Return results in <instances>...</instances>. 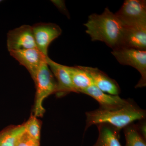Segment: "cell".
Listing matches in <instances>:
<instances>
[{
    "mask_svg": "<svg viewBox=\"0 0 146 146\" xmlns=\"http://www.w3.org/2000/svg\"><path fill=\"white\" fill-rule=\"evenodd\" d=\"M91 78L93 84L101 91L113 95H119L121 89L116 80L96 68L80 66Z\"/></svg>",
    "mask_w": 146,
    "mask_h": 146,
    "instance_id": "12",
    "label": "cell"
},
{
    "mask_svg": "<svg viewBox=\"0 0 146 146\" xmlns=\"http://www.w3.org/2000/svg\"><path fill=\"white\" fill-rule=\"evenodd\" d=\"M25 131L33 138L40 141L42 122L34 115H31L27 121L24 123Z\"/></svg>",
    "mask_w": 146,
    "mask_h": 146,
    "instance_id": "17",
    "label": "cell"
},
{
    "mask_svg": "<svg viewBox=\"0 0 146 146\" xmlns=\"http://www.w3.org/2000/svg\"><path fill=\"white\" fill-rule=\"evenodd\" d=\"M82 94L92 97L99 104L100 108L111 110L117 109L130 104L131 100L121 98L119 95H113L103 92L94 85L84 90Z\"/></svg>",
    "mask_w": 146,
    "mask_h": 146,
    "instance_id": "10",
    "label": "cell"
},
{
    "mask_svg": "<svg viewBox=\"0 0 146 146\" xmlns=\"http://www.w3.org/2000/svg\"><path fill=\"white\" fill-rule=\"evenodd\" d=\"M25 132L24 123L7 127L0 131V146H17L19 139Z\"/></svg>",
    "mask_w": 146,
    "mask_h": 146,
    "instance_id": "15",
    "label": "cell"
},
{
    "mask_svg": "<svg viewBox=\"0 0 146 146\" xmlns=\"http://www.w3.org/2000/svg\"><path fill=\"white\" fill-rule=\"evenodd\" d=\"M33 80L36 88L33 115L36 117H42L45 112L43 102L50 95L56 94L57 83L47 62L41 65Z\"/></svg>",
    "mask_w": 146,
    "mask_h": 146,
    "instance_id": "3",
    "label": "cell"
},
{
    "mask_svg": "<svg viewBox=\"0 0 146 146\" xmlns=\"http://www.w3.org/2000/svg\"><path fill=\"white\" fill-rule=\"evenodd\" d=\"M32 27L35 43L38 49L48 56V49L51 42L62 33L59 26L52 23H38Z\"/></svg>",
    "mask_w": 146,
    "mask_h": 146,
    "instance_id": "7",
    "label": "cell"
},
{
    "mask_svg": "<svg viewBox=\"0 0 146 146\" xmlns=\"http://www.w3.org/2000/svg\"><path fill=\"white\" fill-rule=\"evenodd\" d=\"M84 132L91 126L107 123L120 131L137 120L145 119L146 110L141 109L133 102L124 107L107 110L99 108L86 112Z\"/></svg>",
    "mask_w": 146,
    "mask_h": 146,
    "instance_id": "2",
    "label": "cell"
},
{
    "mask_svg": "<svg viewBox=\"0 0 146 146\" xmlns=\"http://www.w3.org/2000/svg\"><path fill=\"white\" fill-rule=\"evenodd\" d=\"M17 146H40V141L33 138L25 131L19 139Z\"/></svg>",
    "mask_w": 146,
    "mask_h": 146,
    "instance_id": "18",
    "label": "cell"
},
{
    "mask_svg": "<svg viewBox=\"0 0 146 146\" xmlns=\"http://www.w3.org/2000/svg\"><path fill=\"white\" fill-rule=\"evenodd\" d=\"M7 44L9 52L37 48L32 27L23 25L9 31L7 34Z\"/></svg>",
    "mask_w": 146,
    "mask_h": 146,
    "instance_id": "6",
    "label": "cell"
},
{
    "mask_svg": "<svg viewBox=\"0 0 146 146\" xmlns=\"http://www.w3.org/2000/svg\"><path fill=\"white\" fill-rule=\"evenodd\" d=\"M140 122L136 125V127L141 136L146 139V123L145 119L139 120Z\"/></svg>",
    "mask_w": 146,
    "mask_h": 146,
    "instance_id": "20",
    "label": "cell"
},
{
    "mask_svg": "<svg viewBox=\"0 0 146 146\" xmlns=\"http://www.w3.org/2000/svg\"><path fill=\"white\" fill-rule=\"evenodd\" d=\"M51 1L59 9L60 12L66 15L68 18H70V14H69L68 9L66 8L64 1Z\"/></svg>",
    "mask_w": 146,
    "mask_h": 146,
    "instance_id": "19",
    "label": "cell"
},
{
    "mask_svg": "<svg viewBox=\"0 0 146 146\" xmlns=\"http://www.w3.org/2000/svg\"><path fill=\"white\" fill-rule=\"evenodd\" d=\"M10 55L24 66L33 79L37 71L45 62L47 57L37 48L9 52Z\"/></svg>",
    "mask_w": 146,
    "mask_h": 146,
    "instance_id": "8",
    "label": "cell"
},
{
    "mask_svg": "<svg viewBox=\"0 0 146 146\" xmlns=\"http://www.w3.org/2000/svg\"><path fill=\"white\" fill-rule=\"evenodd\" d=\"M71 80L77 93H81L84 90L94 85L93 81L87 72L80 66H65Z\"/></svg>",
    "mask_w": 146,
    "mask_h": 146,
    "instance_id": "14",
    "label": "cell"
},
{
    "mask_svg": "<svg viewBox=\"0 0 146 146\" xmlns=\"http://www.w3.org/2000/svg\"><path fill=\"white\" fill-rule=\"evenodd\" d=\"M112 54L118 62L136 69L141 75V78L135 88L146 86V50L120 46L112 50Z\"/></svg>",
    "mask_w": 146,
    "mask_h": 146,
    "instance_id": "4",
    "label": "cell"
},
{
    "mask_svg": "<svg viewBox=\"0 0 146 146\" xmlns=\"http://www.w3.org/2000/svg\"><path fill=\"white\" fill-rule=\"evenodd\" d=\"M125 138V146H146V140L137 129L133 123L124 128Z\"/></svg>",
    "mask_w": 146,
    "mask_h": 146,
    "instance_id": "16",
    "label": "cell"
},
{
    "mask_svg": "<svg viewBox=\"0 0 146 146\" xmlns=\"http://www.w3.org/2000/svg\"><path fill=\"white\" fill-rule=\"evenodd\" d=\"M46 62L57 83L56 97L60 98L70 93H77L65 65L54 62L49 57H47Z\"/></svg>",
    "mask_w": 146,
    "mask_h": 146,
    "instance_id": "9",
    "label": "cell"
},
{
    "mask_svg": "<svg viewBox=\"0 0 146 146\" xmlns=\"http://www.w3.org/2000/svg\"><path fill=\"white\" fill-rule=\"evenodd\" d=\"M121 46L146 50V23L125 26Z\"/></svg>",
    "mask_w": 146,
    "mask_h": 146,
    "instance_id": "11",
    "label": "cell"
},
{
    "mask_svg": "<svg viewBox=\"0 0 146 146\" xmlns=\"http://www.w3.org/2000/svg\"><path fill=\"white\" fill-rule=\"evenodd\" d=\"M115 14L124 26L146 23V1L126 0Z\"/></svg>",
    "mask_w": 146,
    "mask_h": 146,
    "instance_id": "5",
    "label": "cell"
},
{
    "mask_svg": "<svg viewBox=\"0 0 146 146\" xmlns=\"http://www.w3.org/2000/svg\"><path fill=\"white\" fill-rule=\"evenodd\" d=\"M2 1H2V0H0V3L2 2Z\"/></svg>",
    "mask_w": 146,
    "mask_h": 146,
    "instance_id": "21",
    "label": "cell"
},
{
    "mask_svg": "<svg viewBox=\"0 0 146 146\" xmlns=\"http://www.w3.org/2000/svg\"><path fill=\"white\" fill-rule=\"evenodd\" d=\"M84 25L92 41L104 42L112 50L121 46L125 26L108 8L102 14L90 15Z\"/></svg>",
    "mask_w": 146,
    "mask_h": 146,
    "instance_id": "1",
    "label": "cell"
},
{
    "mask_svg": "<svg viewBox=\"0 0 146 146\" xmlns=\"http://www.w3.org/2000/svg\"><path fill=\"white\" fill-rule=\"evenodd\" d=\"M98 137L93 146H122L119 141L120 131L107 123L96 125Z\"/></svg>",
    "mask_w": 146,
    "mask_h": 146,
    "instance_id": "13",
    "label": "cell"
}]
</instances>
